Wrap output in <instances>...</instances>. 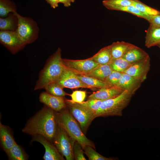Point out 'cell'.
Masks as SVG:
<instances>
[{"mask_svg": "<svg viewBox=\"0 0 160 160\" xmlns=\"http://www.w3.org/2000/svg\"><path fill=\"white\" fill-rule=\"evenodd\" d=\"M58 125L57 114L45 105L28 120L22 131L32 136L41 135L52 143Z\"/></svg>", "mask_w": 160, "mask_h": 160, "instance_id": "obj_1", "label": "cell"}, {"mask_svg": "<svg viewBox=\"0 0 160 160\" xmlns=\"http://www.w3.org/2000/svg\"><path fill=\"white\" fill-rule=\"evenodd\" d=\"M61 50L58 48L47 59L43 69L39 73L34 87L35 90L44 89L49 84L56 81L65 69L61 57Z\"/></svg>", "mask_w": 160, "mask_h": 160, "instance_id": "obj_2", "label": "cell"}, {"mask_svg": "<svg viewBox=\"0 0 160 160\" xmlns=\"http://www.w3.org/2000/svg\"><path fill=\"white\" fill-rule=\"evenodd\" d=\"M63 110L57 114L58 124L71 138L80 144L83 149L87 145L95 149L94 144L85 136L70 112Z\"/></svg>", "mask_w": 160, "mask_h": 160, "instance_id": "obj_3", "label": "cell"}, {"mask_svg": "<svg viewBox=\"0 0 160 160\" xmlns=\"http://www.w3.org/2000/svg\"><path fill=\"white\" fill-rule=\"evenodd\" d=\"M132 95L124 90L115 98L103 101L95 114V118L99 116H121L122 111L129 103Z\"/></svg>", "mask_w": 160, "mask_h": 160, "instance_id": "obj_4", "label": "cell"}, {"mask_svg": "<svg viewBox=\"0 0 160 160\" xmlns=\"http://www.w3.org/2000/svg\"><path fill=\"white\" fill-rule=\"evenodd\" d=\"M13 13L18 19V27L16 31L21 39L27 44L35 41L39 33L37 23L31 18L22 16L17 12Z\"/></svg>", "mask_w": 160, "mask_h": 160, "instance_id": "obj_5", "label": "cell"}, {"mask_svg": "<svg viewBox=\"0 0 160 160\" xmlns=\"http://www.w3.org/2000/svg\"><path fill=\"white\" fill-rule=\"evenodd\" d=\"M75 142L58 124L52 143L67 160L74 159L73 147Z\"/></svg>", "mask_w": 160, "mask_h": 160, "instance_id": "obj_6", "label": "cell"}, {"mask_svg": "<svg viewBox=\"0 0 160 160\" xmlns=\"http://www.w3.org/2000/svg\"><path fill=\"white\" fill-rule=\"evenodd\" d=\"M0 42L13 54L23 49L27 45L16 31H0Z\"/></svg>", "mask_w": 160, "mask_h": 160, "instance_id": "obj_7", "label": "cell"}, {"mask_svg": "<svg viewBox=\"0 0 160 160\" xmlns=\"http://www.w3.org/2000/svg\"><path fill=\"white\" fill-rule=\"evenodd\" d=\"M63 63L66 68L77 75H85L100 65L91 57L81 60L63 59Z\"/></svg>", "mask_w": 160, "mask_h": 160, "instance_id": "obj_8", "label": "cell"}, {"mask_svg": "<svg viewBox=\"0 0 160 160\" xmlns=\"http://www.w3.org/2000/svg\"><path fill=\"white\" fill-rule=\"evenodd\" d=\"M66 102L68 105L70 112L79 122L83 132H85L92 121L95 118L94 116L77 103Z\"/></svg>", "mask_w": 160, "mask_h": 160, "instance_id": "obj_9", "label": "cell"}, {"mask_svg": "<svg viewBox=\"0 0 160 160\" xmlns=\"http://www.w3.org/2000/svg\"><path fill=\"white\" fill-rule=\"evenodd\" d=\"M55 82L63 88L73 89L84 88L92 89L90 87L82 82L78 78L77 74L65 67L62 74Z\"/></svg>", "mask_w": 160, "mask_h": 160, "instance_id": "obj_10", "label": "cell"}, {"mask_svg": "<svg viewBox=\"0 0 160 160\" xmlns=\"http://www.w3.org/2000/svg\"><path fill=\"white\" fill-rule=\"evenodd\" d=\"M149 56L145 59L133 63L123 73L136 78L143 82L147 78L150 67Z\"/></svg>", "mask_w": 160, "mask_h": 160, "instance_id": "obj_11", "label": "cell"}, {"mask_svg": "<svg viewBox=\"0 0 160 160\" xmlns=\"http://www.w3.org/2000/svg\"><path fill=\"white\" fill-rule=\"evenodd\" d=\"M31 141H36L42 145L45 149L43 157L44 160H64L63 156L59 152L52 143L44 136L39 135L32 136Z\"/></svg>", "mask_w": 160, "mask_h": 160, "instance_id": "obj_12", "label": "cell"}, {"mask_svg": "<svg viewBox=\"0 0 160 160\" xmlns=\"http://www.w3.org/2000/svg\"><path fill=\"white\" fill-rule=\"evenodd\" d=\"M40 102L56 112H60L66 106L63 97L51 95L46 91L39 95Z\"/></svg>", "mask_w": 160, "mask_h": 160, "instance_id": "obj_13", "label": "cell"}, {"mask_svg": "<svg viewBox=\"0 0 160 160\" xmlns=\"http://www.w3.org/2000/svg\"><path fill=\"white\" fill-rule=\"evenodd\" d=\"M124 90L117 86L102 88L94 92L88 97V99H96L105 100L116 97Z\"/></svg>", "mask_w": 160, "mask_h": 160, "instance_id": "obj_14", "label": "cell"}, {"mask_svg": "<svg viewBox=\"0 0 160 160\" xmlns=\"http://www.w3.org/2000/svg\"><path fill=\"white\" fill-rule=\"evenodd\" d=\"M143 82L125 73H123L122 76L117 86L127 90L132 95L140 87Z\"/></svg>", "mask_w": 160, "mask_h": 160, "instance_id": "obj_15", "label": "cell"}, {"mask_svg": "<svg viewBox=\"0 0 160 160\" xmlns=\"http://www.w3.org/2000/svg\"><path fill=\"white\" fill-rule=\"evenodd\" d=\"M1 147L5 152L9 151L16 143L11 129L0 123Z\"/></svg>", "mask_w": 160, "mask_h": 160, "instance_id": "obj_16", "label": "cell"}, {"mask_svg": "<svg viewBox=\"0 0 160 160\" xmlns=\"http://www.w3.org/2000/svg\"><path fill=\"white\" fill-rule=\"evenodd\" d=\"M149 56L148 54L145 51L132 44L123 58L131 63H134Z\"/></svg>", "mask_w": 160, "mask_h": 160, "instance_id": "obj_17", "label": "cell"}, {"mask_svg": "<svg viewBox=\"0 0 160 160\" xmlns=\"http://www.w3.org/2000/svg\"><path fill=\"white\" fill-rule=\"evenodd\" d=\"M146 33L145 45L147 48L160 44V27L150 25Z\"/></svg>", "mask_w": 160, "mask_h": 160, "instance_id": "obj_18", "label": "cell"}, {"mask_svg": "<svg viewBox=\"0 0 160 160\" xmlns=\"http://www.w3.org/2000/svg\"><path fill=\"white\" fill-rule=\"evenodd\" d=\"M131 44L123 41H117L110 45L111 60L123 57Z\"/></svg>", "mask_w": 160, "mask_h": 160, "instance_id": "obj_19", "label": "cell"}, {"mask_svg": "<svg viewBox=\"0 0 160 160\" xmlns=\"http://www.w3.org/2000/svg\"><path fill=\"white\" fill-rule=\"evenodd\" d=\"M18 23L17 16L14 13H10L5 17L0 18V30L16 31Z\"/></svg>", "mask_w": 160, "mask_h": 160, "instance_id": "obj_20", "label": "cell"}, {"mask_svg": "<svg viewBox=\"0 0 160 160\" xmlns=\"http://www.w3.org/2000/svg\"><path fill=\"white\" fill-rule=\"evenodd\" d=\"M91 58L100 65L108 64L111 60L110 45L102 48Z\"/></svg>", "mask_w": 160, "mask_h": 160, "instance_id": "obj_21", "label": "cell"}, {"mask_svg": "<svg viewBox=\"0 0 160 160\" xmlns=\"http://www.w3.org/2000/svg\"><path fill=\"white\" fill-rule=\"evenodd\" d=\"M112 71L109 64L99 65L85 75L105 81Z\"/></svg>", "mask_w": 160, "mask_h": 160, "instance_id": "obj_22", "label": "cell"}, {"mask_svg": "<svg viewBox=\"0 0 160 160\" xmlns=\"http://www.w3.org/2000/svg\"><path fill=\"white\" fill-rule=\"evenodd\" d=\"M78 78L84 84L89 86L92 89H99L111 87L105 81L85 75H77Z\"/></svg>", "mask_w": 160, "mask_h": 160, "instance_id": "obj_23", "label": "cell"}, {"mask_svg": "<svg viewBox=\"0 0 160 160\" xmlns=\"http://www.w3.org/2000/svg\"><path fill=\"white\" fill-rule=\"evenodd\" d=\"M9 160H26L28 156L23 148L17 143L6 152Z\"/></svg>", "mask_w": 160, "mask_h": 160, "instance_id": "obj_24", "label": "cell"}, {"mask_svg": "<svg viewBox=\"0 0 160 160\" xmlns=\"http://www.w3.org/2000/svg\"><path fill=\"white\" fill-rule=\"evenodd\" d=\"M133 64L121 57L111 60L108 64L112 71L123 73Z\"/></svg>", "mask_w": 160, "mask_h": 160, "instance_id": "obj_25", "label": "cell"}, {"mask_svg": "<svg viewBox=\"0 0 160 160\" xmlns=\"http://www.w3.org/2000/svg\"><path fill=\"white\" fill-rule=\"evenodd\" d=\"M103 100L90 99L80 103H76L87 110L95 118V114L99 109Z\"/></svg>", "mask_w": 160, "mask_h": 160, "instance_id": "obj_26", "label": "cell"}, {"mask_svg": "<svg viewBox=\"0 0 160 160\" xmlns=\"http://www.w3.org/2000/svg\"><path fill=\"white\" fill-rule=\"evenodd\" d=\"M15 4L10 0H0V17H7L10 13L17 12Z\"/></svg>", "mask_w": 160, "mask_h": 160, "instance_id": "obj_27", "label": "cell"}, {"mask_svg": "<svg viewBox=\"0 0 160 160\" xmlns=\"http://www.w3.org/2000/svg\"><path fill=\"white\" fill-rule=\"evenodd\" d=\"M103 5L106 8L116 10L117 8L132 5V0H104Z\"/></svg>", "mask_w": 160, "mask_h": 160, "instance_id": "obj_28", "label": "cell"}, {"mask_svg": "<svg viewBox=\"0 0 160 160\" xmlns=\"http://www.w3.org/2000/svg\"><path fill=\"white\" fill-rule=\"evenodd\" d=\"M44 89L47 92L54 96L63 97L67 95H69L64 91L63 88L56 82L49 84Z\"/></svg>", "mask_w": 160, "mask_h": 160, "instance_id": "obj_29", "label": "cell"}, {"mask_svg": "<svg viewBox=\"0 0 160 160\" xmlns=\"http://www.w3.org/2000/svg\"><path fill=\"white\" fill-rule=\"evenodd\" d=\"M132 5L137 7L143 14L150 16L160 14V11L148 6L139 0H132Z\"/></svg>", "mask_w": 160, "mask_h": 160, "instance_id": "obj_30", "label": "cell"}, {"mask_svg": "<svg viewBox=\"0 0 160 160\" xmlns=\"http://www.w3.org/2000/svg\"><path fill=\"white\" fill-rule=\"evenodd\" d=\"M91 146L87 145L84 148V153L89 160H112L113 159L105 157L96 152Z\"/></svg>", "mask_w": 160, "mask_h": 160, "instance_id": "obj_31", "label": "cell"}, {"mask_svg": "<svg viewBox=\"0 0 160 160\" xmlns=\"http://www.w3.org/2000/svg\"><path fill=\"white\" fill-rule=\"evenodd\" d=\"M71 100H67L65 102L71 103H80L84 102L86 97V92L85 91L75 90L69 95Z\"/></svg>", "mask_w": 160, "mask_h": 160, "instance_id": "obj_32", "label": "cell"}, {"mask_svg": "<svg viewBox=\"0 0 160 160\" xmlns=\"http://www.w3.org/2000/svg\"><path fill=\"white\" fill-rule=\"evenodd\" d=\"M116 10L127 12L139 17L145 19L147 20L149 17V16L143 14L137 7L133 5L119 7L117 8Z\"/></svg>", "mask_w": 160, "mask_h": 160, "instance_id": "obj_33", "label": "cell"}, {"mask_svg": "<svg viewBox=\"0 0 160 160\" xmlns=\"http://www.w3.org/2000/svg\"><path fill=\"white\" fill-rule=\"evenodd\" d=\"M123 73L112 71L105 80L111 86H117L121 79Z\"/></svg>", "mask_w": 160, "mask_h": 160, "instance_id": "obj_34", "label": "cell"}, {"mask_svg": "<svg viewBox=\"0 0 160 160\" xmlns=\"http://www.w3.org/2000/svg\"><path fill=\"white\" fill-rule=\"evenodd\" d=\"M83 149L79 143L75 141L73 147L74 159L76 160H86L84 153Z\"/></svg>", "mask_w": 160, "mask_h": 160, "instance_id": "obj_35", "label": "cell"}, {"mask_svg": "<svg viewBox=\"0 0 160 160\" xmlns=\"http://www.w3.org/2000/svg\"><path fill=\"white\" fill-rule=\"evenodd\" d=\"M147 21L150 25L160 27V14L149 16Z\"/></svg>", "mask_w": 160, "mask_h": 160, "instance_id": "obj_36", "label": "cell"}, {"mask_svg": "<svg viewBox=\"0 0 160 160\" xmlns=\"http://www.w3.org/2000/svg\"><path fill=\"white\" fill-rule=\"evenodd\" d=\"M45 1L50 5L51 7L53 9H55L58 6L59 3L58 0H45Z\"/></svg>", "mask_w": 160, "mask_h": 160, "instance_id": "obj_37", "label": "cell"}, {"mask_svg": "<svg viewBox=\"0 0 160 160\" xmlns=\"http://www.w3.org/2000/svg\"><path fill=\"white\" fill-rule=\"evenodd\" d=\"M75 0H58V3L63 4L66 7H68L71 5V3L74 2Z\"/></svg>", "mask_w": 160, "mask_h": 160, "instance_id": "obj_38", "label": "cell"}, {"mask_svg": "<svg viewBox=\"0 0 160 160\" xmlns=\"http://www.w3.org/2000/svg\"><path fill=\"white\" fill-rule=\"evenodd\" d=\"M158 46L160 48V44Z\"/></svg>", "mask_w": 160, "mask_h": 160, "instance_id": "obj_39", "label": "cell"}]
</instances>
